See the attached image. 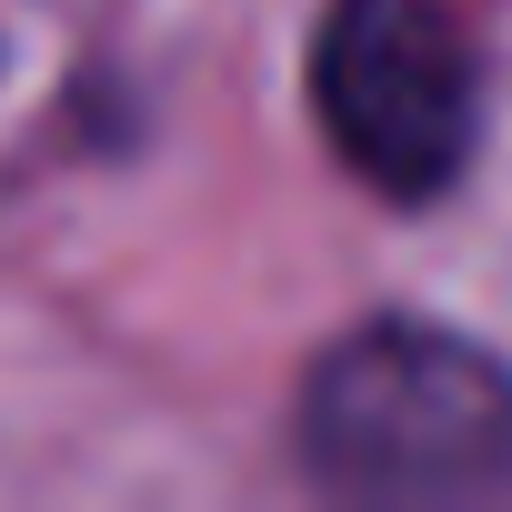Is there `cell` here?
<instances>
[{"mask_svg":"<svg viewBox=\"0 0 512 512\" xmlns=\"http://www.w3.org/2000/svg\"><path fill=\"white\" fill-rule=\"evenodd\" d=\"M312 101L332 151L392 201H432L482 131V71L442 0H332Z\"/></svg>","mask_w":512,"mask_h":512,"instance_id":"obj_2","label":"cell"},{"mask_svg":"<svg viewBox=\"0 0 512 512\" xmlns=\"http://www.w3.org/2000/svg\"><path fill=\"white\" fill-rule=\"evenodd\" d=\"M302 452L372 502H452L512 482V372L432 322H372L322 352L302 392Z\"/></svg>","mask_w":512,"mask_h":512,"instance_id":"obj_1","label":"cell"}]
</instances>
